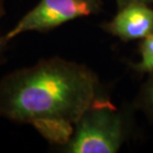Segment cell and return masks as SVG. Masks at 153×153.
<instances>
[{"label":"cell","mask_w":153,"mask_h":153,"mask_svg":"<svg viewBox=\"0 0 153 153\" xmlns=\"http://www.w3.org/2000/svg\"><path fill=\"white\" fill-rule=\"evenodd\" d=\"M102 94L99 76L88 66L61 57L48 58L0 79V117L34 125L61 146Z\"/></svg>","instance_id":"1"},{"label":"cell","mask_w":153,"mask_h":153,"mask_svg":"<svg viewBox=\"0 0 153 153\" xmlns=\"http://www.w3.org/2000/svg\"><path fill=\"white\" fill-rule=\"evenodd\" d=\"M127 111L105 94L99 96L76 122L68 140L60 146L67 153H115L130 133Z\"/></svg>","instance_id":"2"},{"label":"cell","mask_w":153,"mask_h":153,"mask_svg":"<svg viewBox=\"0 0 153 153\" xmlns=\"http://www.w3.org/2000/svg\"><path fill=\"white\" fill-rule=\"evenodd\" d=\"M102 0H40L6 33L9 42L28 32H48L78 18L102 11Z\"/></svg>","instance_id":"3"},{"label":"cell","mask_w":153,"mask_h":153,"mask_svg":"<svg viewBox=\"0 0 153 153\" xmlns=\"http://www.w3.org/2000/svg\"><path fill=\"white\" fill-rule=\"evenodd\" d=\"M103 31L124 42L142 40L153 33V7L143 2L119 8L111 20L102 25Z\"/></svg>","instance_id":"4"},{"label":"cell","mask_w":153,"mask_h":153,"mask_svg":"<svg viewBox=\"0 0 153 153\" xmlns=\"http://www.w3.org/2000/svg\"><path fill=\"white\" fill-rule=\"evenodd\" d=\"M139 62L133 64V70L140 74L153 73V33L142 39L139 44Z\"/></svg>","instance_id":"5"},{"label":"cell","mask_w":153,"mask_h":153,"mask_svg":"<svg viewBox=\"0 0 153 153\" xmlns=\"http://www.w3.org/2000/svg\"><path fill=\"white\" fill-rule=\"evenodd\" d=\"M137 106L153 121V73L143 85L137 97Z\"/></svg>","instance_id":"6"},{"label":"cell","mask_w":153,"mask_h":153,"mask_svg":"<svg viewBox=\"0 0 153 153\" xmlns=\"http://www.w3.org/2000/svg\"><path fill=\"white\" fill-rule=\"evenodd\" d=\"M116 5H117V9L123 7V6L130 4V3L134 2H143V3H147V4L153 5V0H115Z\"/></svg>","instance_id":"7"},{"label":"cell","mask_w":153,"mask_h":153,"mask_svg":"<svg viewBox=\"0 0 153 153\" xmlns=\"http://www.w3.org/2000/svg\"><path fill=\"white\" fill-rule=\"evenodd\" d=\"M9 41L6 39L5 35H0V62H1V59L4 55L5 51L7 50Z\"/></svg>","instance_id":"8"},{"label":"cell","mask_w":153,"mask_h":153,"mask_svg":"<svg viewBox=\"0 0 153 153\" xmlns=\"http://www.w3.org/2000/svg\"><path fill=\"white\" fill-rule=\"evenodd\" d=\"M5 5H6V0H0V20H1L2 17L5 15V12H6Z\"/></svg>","instance_id":"9"}]
</instances>
